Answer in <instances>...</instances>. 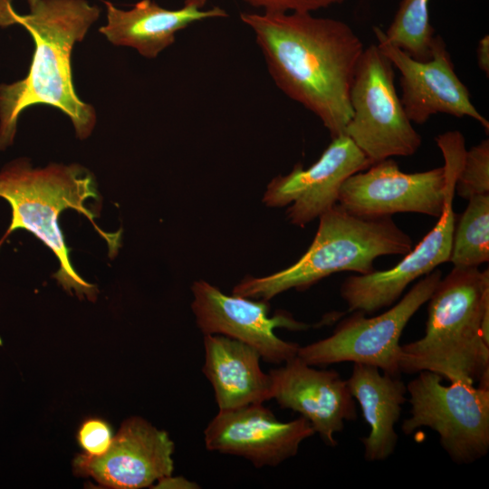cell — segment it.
I'll list each match as a JSON object with an SVG mask.
<instances>
[{
  "label": "cell",
  "instance_id": "1",
  "mask_svg": "<svg viewBox=\"0 0 489 489\" xmlns=\"http://www.w3.org/2000/svg\"><path fill=\"white\" fill-rule=\"evenodd\" d=\"M275 85L320 119L331 139L352 111L350 91L364 51L346 23L312 13L243 12Z\"/></svg>",
  "mask_w": 489,
  "mask_h": 489
},
{
  "label": "cell",
  "instance_id": "2",
  "mask_svg": "<svg viewBox=\"0 0 489 489\" xmlns=\"http://www.w3.org/2000/svg\"><path fill=\"white\" fill-rule=\"evenodd\" d=\"M100 14L101 9L87 0H40L29 14H19L11 0H0V26H24L35 44L28 74L0 84V151L13 144L21 113L37 104L67 115L79 139L91 135L96 112L75 91L71 56Z\"/></svg>",
  "mask_w": 489,
  "mask_h": 489
},
{
  "label": "cell",
  "instance_id": "3",
  "mask_svg": "<svg viewBox=\"0 0 489 489\" xmlns=\"http://www.w3.org/2000/svg\"><path fill=\"white\" fill-rule=\"evenodd\" d=\"M427 302L424 336L400 345V372L428 370L450 383L489 388V343L482 333L489 315L488 268L454 267Z\"/></svg>",
  "mask_w": 489,
  "mask_h": 489
},
{
  "label": "cell",
  "instance_id": "4",
  "mask_svg": "<svg viewBox=\"0 0 489 489\" xmlns=\"http://www.w3.org/2000/svg\"><path fill=\"white\" fill-rule=\"evenodd\" d=\"M0 197L7 201L12 209L10 225L0 246L15 230L32 233L58 259L60 268L53 277L62 288L70 294L74 290L79 298L86 296L94 301L97 288L73 269L58 220L68 208L83 214L108 243L110 256L117 253L120 231L115 234L101 231L93 221L96 215L84 206L90 197L98 199L92 174L78 164H51L44 168H34L27 158H17L0 169Z\"/></svg>",
  "mask_w": 489,
  "mask_h": 489
},
{
  "label": "cell",
  "instance_id": "5",
  "mask_svg": "<svg viewBox=\"0 0 489 489\" xmlns=\"http://www.w3.org/2000/svg\"><path fill=\"white\" fill-rule=\"evenodd\" d=\"M319 218L312 243L295 264L267 276H247L233 294L269 301L291 289L304 291L339 272L371 273L378 257L405 255L413 248L411 237L391 216H359L337 203Z\"/></svg>",
  "mask_w": 489,
  "mask_h": 489
},
{
  "label": "cell",
  "instance_id": "6",
  "mask_svg": "<svg viewBox=\"0 0 489 489\" xmlns=\"http://www.w3.org/2000/svg\"><path fill=\"white\" fill-rule=\"evenodd\" d=\"M436 142L445 160L447 180L445 204L436 225L390 269L346 278L340 296L350 312L369 315L392 306L408 284L449 262L456 218L453 209L455 186L466 151L465 141L461 132L452 130L439 134Z\"/></svg>",
  "mask_w": 489,
  "mask_h": 489
},
{
  "label": "cell",
  "instance_id": "7",
  "mask_svg": "<svg viewBox=\"0 0 489 489\" xmlns=\"http://www.w3.org/2000/svg\"><path fill=\"white\" fill-rule=\"evenodd\" d=\"M443 378L423 370L407 385L409 417L401 425L405 435L428 427L457 465L473 464L489 451V388L463 382L442 384Z\"/></svg>",
  "mask_w": 489,
  "mask_h": 489
},
{
  "label": "cell",
  "instance_id": "8",
  "mask_svg": "<svg viewBox=\"0 0 489 489\" xmlns=\"http://www.w3.org/2000/svg\"><path fill=\"white\" fill-rule=\"evenodd\" d=\"M394 66L378 44L364 51L350 91L352 115L344 135L372 164L415 154L422 143L395 87Z\"/></svg>",
  "mask_w": 489,
  "mask_h": 489
},
{
  "label": "cell",
  "instance_id": "9",
  "mask_svg": "<svg viewBox=\"0 0 489 489\" xmlns=\"http://www.w3.org/2000/svg\"><path fill=\"white\" fill-rule=\"evenodd\" d=\"M441 278V271L435 269L416 283L390 309L375 317L352 312L331 336L300 346L297 356L312 366L363 363L375 366L390 376L400 377L398 358L402 332L413 315L427 302Z\"/></svg>",
  "mask_w": 489,
  "mask_h": 489
},
{
  "label": "cell",
  "instance_id": "10",
  "mask_svg": "<svg viewBox=\"0 0 489 489\" xmlns=\"http://www.w3.org/2000/svg\"><path fill=\"white\" fill-rule=\"evenodd\" d=\"M192 292V311L204 335L220 334L242 341L268 363L283 364L297 355L300 345L283 340L274 332L277 328H309L290 313L278 312L270 317L268 301L226 295L204 280L193 283Z\"/></svg>",
  "mask_w": 489,
  "mask_h": 489
},
{
  "label": "cell",
  "instance_id": "11",
  "mask_svg": "<svg viewBox=\"0 0 489 489\" xmlns=\"http://www.w3.org/2000/svg\"><path fill=\"white\" fill-rule=\"evenodd\" d=\"M447 180L444 166L405 173L386 158L349 177L341 185L338 204L363 217L418 213L438 217L443 211Z\"/></svg>",
  "mask_w": 489,
  "mask_h": 489
},
{
  "label": "cell",
  "instance_id": "12",
  "mask_svg": "<svg viewBox=\"0 0 489 489\" xmlns=\"http://www.w3.org/2000/svg\"><path fill=\"white\" fill-rule=\"evenodd\" d=\"M378 45L400 73L401 103L412 123L423 124L432 115L470 117L488 132L489 121L471 102L470 93L455 72L441 36L434 38L431 58L418 61L390 43L384 31L373 27Z\"/></svg>",
  "mask_w": 489,
  "mask_h": 489
},
{
  "label": "cell",
  "instance_id": "13",
  "mask_svg": "<svg viewBox=\"0 0 489 489\" xmlns=\"http://www.w3.org/2000/svg\"><path fill=\"white\" fill-rule=\"evenodd\" d=\"M371 165L354 142L342 134L332 138L308 168L296 164L289 174L272 179L263 201L271 207L291 205L286 210L288 221L303 227L338 203L340 187L349 177Z\"/></svg>",
  "mask_w": 489,
  "mask_h": 489
},
{
  "label": "cell",
  "instance_id": "14",
  "mask_svg": "<svg viewBox=\"0 0 489 489\" xmlns=\"http://www.w3.org/2000/svg\"><path fill=\"white\" fill-rule=\"evenodd\" d=\"M315 434L303 417L283 422L261 404L219 412L204 431L207 450L249 460L255 467L276 466L295 456Z\"/></svg>",
  "mask_w": 489,
  "mask_h": 489
},
{
  "label": "cell",
  "instance_id": "15",
  "mask_svg": "<svg viewBox=\"0 0 489 489\" xmlns=\"http://www.w3.org/2000/svg\"><path fill=\"white\" fill-rule=\"evenodd\" d=\"M173 453L174 443L166 431L134 417L122 424L104 455H79L73 470L77 475L91 476L106 487L143 488L172 475Z\"/></svg>",
  "mask_w": 489,
  "mask_h": 489
},
{
  "label": "cell",
  "instance_id": "16",
  "mask_svg": "<svg viewBox=\"0 0 489 489\" xmlns=\"http://www.w3.org/2000/svg\"><path fill=\"white\" fill-rule=\"evenodd\" d=\"M268 373L273 398L305 417L325 445L336 446L345 421L357 419L355 399L337 371L315 369L296 355Z\"/></svg>",
  "mask_w": 489,
  "mask_h": 489
},
{
  "label": "cell",
  "instance_id": "17",
  "mask_svg": "<svg viewBox=\"0 0 489 489\" xmlns=\"http://www.w3.org/2000/svg\"><path fill=\"white\" fill-rule=\"evenodd\" d=\"M107 24L100 33L113 44L131 47L146 58H156L174 43L177 32L207 19L226 18L217 5L206 8V0H185L177 9H167L152 0H140L129 10L104 2Z\"/></svg>",
  "mask_w": 489,
  "mask_h": 489
},
{
  "label": "cell",
  "instance_id": "18",
  "mask_svg": "<svg viewBox=\"0 0 489 489\" xmlns=\"http://www.w3.org/2000/svg\"><path fill=\"white\" fill-rule=\"evenodd\" d=\"M202 372L211 383L219 410L264 404L273 398L272 379L249 345L220 334L204 335Z\"/></svg>",
  "mask_w": 489,
  "mask_h": 489
},
{
  "label": "cell",
  "instance_id": "19",
  "mask_svg": "<svg viewBox=\"0 0 489 489\" xmlns=\"http://www.w3.org/2000/svg\"><path fill=\"white\" fill-rule=\"evenodd\" d=\"M347 384L369 427V435L361 438L364 458L369 462L388 459L398 444L395 426L407 401V385L400 377L381 374L379 368L363 363H353Z\"/></svg>",
  "mask_w": 489,
  "mask_h": 489
},
{
  "label": "cell",
  "instance_id": "20",
  "mask_svg": "<svg viewBox=\"0 0 489 489\" xmlns=\"http://www.w3.org/2000/svg\"><path fill=\"white\" fill-rule=\"evenodd\" d=\"M468 201L455 225L449 257L454 267H478L489 261V194Z\"/></svg>",
  "mask_w": 489,
  "mask_h": 489
},
{
  "label": "cell",
  "instance_id": "21",
  "mask_svg": "<svg viewBox=\"0 0 489 489\" xmlns=\"http://www.w3.org/2000/svg\"><path fill=\"white\" fill-rule=\"evenodd\" d=\"M430 0H402L385 36L393 45L418 61L431 58L434 28L429 21Z\"/></svg>",
  "mask_w": 489,
  "mask_h": 489
},
{
  "label": "cell",
  "instance_id": "22",
  "mask_svg": "<svg viewBox=\"0 0 489 489\" xmlns=\"http://www.w3.org/2000/svg\"><path fill=\"white\" fill-rule=\"evenodd\" d=\"M455 193L465 199L489 194V140L484 139L465 151Z\"/></svg>",
  "mask_w": 489,
  "mask_h": 489
},
{
  "label": "cell",
  "instance_id": "23",
  "mask_svg": "<svg viewBox=\"0 0 489 489\" xmlns=\"http://www.w3.org/2000/svg\"><path fill=\"white\" fill-rule=\"evenodd\" d=\"M77 439L85 454L101 456L109 450L113 437L110 427L105 421L91 418L81 426Z\"/></svg>",
  "mask_w": 489,
  "mask_h": 489
},
{
  "label": "cell",
  "instance_id": "24",
  "mask_svg": "<svg viewBox=\"0 0 489 489\" xmlns=\"http://www.w3.org/2000/svg\"><path fill=\"white\" fill-rule=\"evenodd\" d=\"M263 13H312L345 0H242Z\"/></svg>",
  "mask_w": 489,
  "mask_h": 489
},
{
  "label": "cell",
  "instance_id": "25",
  "mask_svg": "<svg viewBox=\"0 0 489 489\" xmlns=\"http://www.w3.org/2000/svg\"><path fill=\"white\" fill-rule=\"evenodd\" d=\"M155 488H179V489H196L200 486L184 477H172L171 475L158 480Z\"/></svg>",
  "mask_w": 489,
  "mask_h": 489
},
{
  "label": "cell",
  "instance_id": "26",
  "mask_svg": "<svg viewBox=\"0 0 489 489\" xmlns=\"http://www.w3.org/2000/svg\"><path fill=\"white\" fill-rule=\"evenodd\" d=\"M476 59L479 68L486 74L489 75V36L484 35L478 42L476 47Z\"/></svg>",
  "mask_w": 489,
  "mask_h": 489
},
{
  "label": "cell",
  "instance_id": "27",
  "mask_svg": "<svg viewBox=\"0 0 489 489\" xmlns=\"http://www.w3.org/2000/svg\"><path fill=\"white\" fill-rule=\"evenodd\" d=\"M39 1L40 0H27L30 8L34 7L39 3Z\"/></svg>",
  "mask_w": 489,
  "mask_h": 489
}]
</instances>
